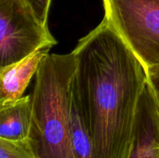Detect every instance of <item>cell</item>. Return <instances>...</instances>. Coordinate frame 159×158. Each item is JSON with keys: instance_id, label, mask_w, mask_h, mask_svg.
<instances>
[{"instance_id": "7", "label": "cell", "mask_w": 159, "mask_h": 158, "mask_svg": "<svg viewBox=\"0 0 159 158\" xmlns=\"http://www.w3.org/2000/svg\"><path fill=\"white\" fill-rule=\"evenodd\" d=\"M32 95L0 105V139L20 142L31 139Z\"/></svg>"}, {"instance_id": "5", "label": "cell", "mask_w": 159, "mask_h": 158, "mask_svg": "<svg viewBox=\"0 0 159 158\" xmlns=\"http://www.w3.org/2000/svg\"><path fill=\"white\" fill-rule=\"evenodd\" d=\"M129 158H159V105L149 82L138 104Z\"/></svg>"}, {"instance_id": "9", "label": "cell", "mask_w": 159, "mask_h": 158, "mask_svg": "<svg viewBox=\"0 0 159 158\" xmlns=\"http://www.w3.org/2000/svg\"><path fill=\"white\" fill-rule=\"evenodd\" d=\"M24 1L33 9L37 19L43 24H47L51 0H24Z\"/></svg>"}, {"instance_id": "4", "label": "cell", "mask_w": 159, "mask_h": 158, "mask_svg": "<svg viewBox=\"0 0 159 158\" xmlns=\"http://www.w3.org/2000/svg\"><path fill=\"white\" fill-rule=\"evenodd\" d=\"M56 44L48 25L24 0H0V68Z\"/></svg>"}, {"instance_id": "10", "label": "cell", "mask_w": 159, "mask_h": 158, "mask_svg": "<svg viewBox=\"0 0 159 158\" xmlns=\"http://www.w3.org/2000/svg\"><path fill=\"white\" fill-rule=\"evenodd\" d=\"M147 73L149 85L153 89V92L159 105V66H156L147 70Z\"/></svg>"}, {"instance_id": "1", "label": "cell", "mask_w": 159, "mask_h": 158, "mask_svg": "<svg viewBox=\"0 0 159 158\" xmlns=\"http://www.w3.org/2000/svg\"><path fill=\"white\" fill-rule=\"evenodd\" d=\"M73 52V100L89 124L94 158H129L146 68L105 18Z\"/></svg>"}, {"instance_id": "8", "label": "cell", "mask_w": 159, "mask_h": 158, "mask_svg": "<svg viewBox=\"0 0 159 158\" xmlns=\"http://www.w3.org/2000/svg\"><path fill=\"white\" fill-rule=\"evenodd\" d=\"M0 158H39L30 140L11 142L0 139Z\"/></svg>"}, {"instance_id": "6", "label": "cell", "mask_w": 159, "mask_h": 158, "mask_svg": "<svg viewBox=\"0 0 159 158\" xmlns=\"http://www.w3.org/2000/svg\"><path fill=\"white\" fill-rule=\"evenodd\" d=\"M48 50H37L23 60L0 68V105L15 102L21 97L31 78L36 74Z\"/></svg>"}, {"instance_id": "3", "label": "cell", "mask_w": 159, "mask_h": 158, "mask_svg": "<svg viewBox=\"0 0 159 158\" xmlns=\"http://www.w3.org/2000/svg\"><path fill=\"white\" fill-rule=\"evenodd\" d=\"M104 18L146 70L159 66V0H102Z\"/></svg>"}, {"instance_id": "2", "label": "cell", "mask_w": 159, "mask_h": 158, "mask_svg": "<svg viewBox=\"0 0 159 158\" xmlns=\"http://www.w3.org/2000/svg\"><path fill=\"white\" fill-rule=\"evenodd\" d=\"M76 59L48 54L35 74L31 141L39 158H70L73 80Z\"/></svg>"}]
</instances>
